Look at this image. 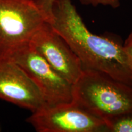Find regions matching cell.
<instances>
[{"label": "cell", "mask_w": 132, "mask_h": 132, "mask_svg": "<svg viewBox=\"0 0 132 132\" xmlns=\"http://www.w3.org/2000/svg\"><path fill=\"white\" fill-rule=\"evenodd\" d=\"M50 24L78 57L83 69L132 85V70L122 45L90 32L72 0H53Z\"/></svg>", "instance_id": "1"}, {"label": "cell", "mask_w": 132, "mask_h": 132, "mask_svg": "<svg viewBox=\"0 0 132 132\" xmlns=\"http://www.w3.org/2000/svg\"><path fill=\"white\" fill-rule=\"evenodd\" d=\"M72 102L102 119L132 112V85L99 71L83 69L73 85Z\"/></svg>", "instance_id": "2"}, {"label": "cell", "mask_w": 132, "mask_h": 132, "mask_svg": "<svg viewBox=\"0 0 132 132\" xmlns=\"http://www.w3.org/2000/svg\"><path fill=\"white\" fill-rule=\"evenodd\" d=\"M50 18L36 0H0V55L29 45Z\"/></svg>", "instance_id": "3"}, {"label": "cell", "mask_w": 132, "mask_h": 132, "mask_svg": "<svg viewBox=\"0 0 132 132\" xmlns=\"http://www.w3.org/2000/svg\"><path fill=\"white\" fill-rule=\"evenodd\" d=\"M26 121L38 132L106 131L105 122L73 102L44 105Z\"/></svg>", "instance_id": "4"}, {"label": "cell", "mask_w": 132, "mask_h": 132, "mask_svg": "<svg viewBox=\"0 0 132 132\" xmlns=\"http://www.w3.org/2000/svg\"><path fill=\"white\" fill-rule=\"evenodd\" d=\"M9 56L36 84L45 105H57L72 102L73 85L57 73L30 44Z\"/></svg>", "instance_id": "5"}, {"label": "cell", "mask_w": 132, "mask_h": 132, "mask_svg": "<svg viewBox=\"0 0 132 132\" xmlns=\"http://www.w3.org/2000/svg\"><path fill=\"white\" fill-rule=\"evenodd\" d=\"M29 44L70 83L73 85L77 81L83 70L81 61L50 23L41 28Z\"/></svg>", "instance_id": "6"}, {"label": "cell", "mask_w": 132, "mask_h": 132, "mask_svg": "<svg viewBox=\"0 0 132 132\" xmlns=\"http://www.w3.org/2000/svg\"><path fill=\"white\" fill-rule=\"evenodd\" d=\"M0 99L31 113L45 105L36 85L12 57L0 55Z\"/></svg>", "instance_id": "7"}, {"label": "cell", "mask_w": 132, "mask_h": 132, "mask_svg": "<svg viewBox=\"0 0 132 132\" xmlns=\"http://www.w3.org/2000/svg\"><path fill=\"white\" fill-rule=\"evenodd\" d=\"M106 131L132 132V112H127L103 119Z\"/></svg>", "instance_id": "8"}, {"label": "cell", "mask_w": 132, "mask_h": 132, "mask_svg": "<svg viewBox=\"0 0 132 132\" xmlns=\"http://www.w3.org/2000/svg\"><path fill=\"white\" fill-rule=\"evenodd\" d=\"M79 1L82 5L93 7L104 6L116 9L120 6V0H79Z\"/></svg>", "instance_id": "9"}, {"label": "cell", "mask_w": 132, "mask_h": 132, "mask_svg": "<svg viewBox=\"0 0 132 132\" xmlns=\"http://www.w3.org/2000/svg\"><path fill=\"white\" fill-rule=\"evenodd\" d=\"M122 46L127 58L128 64L132 70V31L126 39Z\"/></svg>", "instance_id": "10"}, {"label": "cell", "mask_w": 132, "mask_h": 132, "mask_svg": "<svg viewBox=\"0 0 132 132\" xmlns=\"http://www.w3.org/2000/svg\"><path fill=\"white\" fill-rule=\"evenodd\" d=\"M37 4L48 15H51V7L53 0H36Z\"/></svg>", "instance_id": "11"}]
</instances>
